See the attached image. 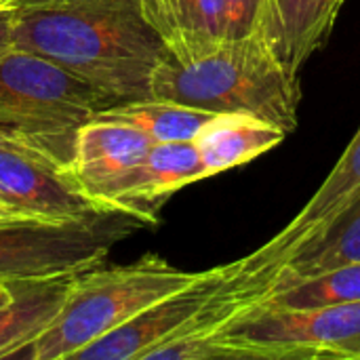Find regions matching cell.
<instances>
[{
	"mask_svg": "<svg viewBox=\"0 0 360 360\" xmlns=\"http://www.w3.org/2000/svg\"><path fill=\"white\" fill-rule=\"evenodd\" d=\"M15 46L59 63L108 105L152 97V76L169 53L141 0H59L17 8Z\"/></svg>",
	"mask_w": 360,
	"mask_h": 360,
	"instance_id": "1",
	"label": "cell"
},
{
	"mask_svg": "<svg viewBox=\"0 0 360 360\" xmlns=\"http://www.w3.org/2000/svg\"><path fill=\"white\" fill-rule=\"evenodd\" d=\"M150 95L213 114H247L291 133L297 127L302 89L297 72L259 30L224 40L192 59L167 53L152 76Z\"/></svg>",
	"mask_w": 360,
	"mask_h": 360,
	"instance_id": "2",
	"label": "cell"
},
{
	"mask_svg": "<svg viewBox=\"0 0 360 360\" xmlns=\"http://www.w3.org/2000/svg\"><path fill=\"white\" fill-rule=\"evenodd\" d=\"M200 272H184L158 255L135 264L93 268L76 276L72 291L53 325L15 360H65L80 348L118 329L158 300L188 287Z\"/></svg>",
	"mask_w": 360,
	"mask_h": 360,
	"instance_id": "3",
	"label": "cell"
},
{
	"mask_svg": "<svg viewBox=\"0 0 360 360\" xmlns=\"http://www.w3.org/2000/svg\"><path fill=\"white\" fill-rule=\"evenodd\" d=\"M108 101L59 63L19 46L0 55V124L70 162L76 131Z\"/></svg>",
	"mask_w": 360,
	"mask_h": 360,
	"instance_id": "4",
	"label": "cell"
},
{
	"mask_svg": "<svg viewBox=\"0 0 360 360\" xmlns=\"http://www.w3.org/2000/svg\"><path fill=\"white\" fill-rule=\"evenodd\" d=\"M143 224L127 213L76 221L17 219L0 224V281L74 276L103 264L116 243Z\"/></svg>",
	"mask_w": 360,
	"mask_h": 360,
	"instance_id": "5",
	"label": "cell"
},
{
	"mask_svg": "<svg viewBox=\"0 0 360 360\" xmlns=\"http://www.w3.org/2000/svg\"><path fill=\"white\" fill-rule=\"evenodd\" d=\"M264 360H360V302L310 310L249 308L221 327Z\"/></svg>",
	"mask_w": 360,
	"mask_h": 360,
	"instance_id": "6",
	"label": "cell"
},
{
	"mask_svg": "<svg viewBox=\"0 0 360 360\" xmlns=\"http://www.w3.org/2000/svg\"><path fill=\"white\" fill-rule=\"evenodd\" d=\"M0 205L40 221H76L110 213L80 190L68 160L21 135H0Z\"/></svg>",
	"mask_w": 360,
	"mask_h": 360,
	"instance_id": "7",
	"label": "cell"
},
{
	"mask_svg": "<svg viewBox=\"0 0 360 360\" xmlns=\"http://www.w3.org/2000/svg\"><path fill=\"white\" fill-rule=\"evenodd\" d=\"M240 262L219 266L190 283L188 287L148 306L118 329L80 348L74 360H143L150 350L177 335L234 276Z\"/></svg>",
	"mask_w": 360,
	"mask_h": 360,
	"instance_id": "8",
	"label": "cell"
},
{
	"mask_svg": "<svg viewBox=\"0 0 360 360\" xmlns=\"http://www.w3.org/2000/svg\"><path fill=\"white\" fill-rule=\"evenodd\" d=\"M150 146L152 141L141 131L93 116L76 131L68 169L80 190L101 211H114L112 200L116 192L146 158Z\"/></svg>",
	"mask_w": 360,
	"mask_h": 360,
	"instance_id": "9",
	"label": "cell"
},
{
	"mask_svg": "<svg viewBox=\"0 0 360 360\" xmlns=\"http://www.w3.org/2000/svg\"><path fill=\"white\" fill-rule=\"evenodd\" d=\"M360 198V129L346 152L327 175L323 186L304 205V209L264 247L245 257L251 270L268 274L272 281L281 266L310 238L329 228L350 205Z\"/></svg>",
	"mask_w": 360,
	"mask_h": 360,
	"instance_id": "10",
	"label": "cell"
},
{
	"mask_svg": "<svg viewBox=\"0 0 360 360\" xmlns=\"http://www.w3.org/2000/svg\"><path fill=\"white\" fill-rule=\"evenodd\" d=\"M207 177V167L194 141L152 143L146 158L116 192L112 209L150 226L158 221L160 207L177 190Z\"/></svg>",
	"mask_w": 360,
	"mask_h": 360,
	"instance_id": "11",
	"label": "cell"
},
{
	"mask_svg": "<svg viewBox=\"0 0 360 360\" xmlns=\"http://www.w3.org/2000/svg\"><path fill=\"white\" fill-rule=\"evenodd\" d=\"M346 0H268L262 32L278 57L300 74L327 42Z\"/></svg>",
	"mask_w": 360,
	"mask_h": 360,
	"instance_id": "12",
	"label": "cell"
},
{
	"mask_svg": "<svg viewBox=\"0 0 360 360\" xmlns=\"http://www.w3.org/2000/svg\"><path fill=\"white\" fill-rule=\"evenodd\" d=\"M76 276L8 281L11 297L0 306V359H13L17 350L32 344L53 325Z\"/></svg>",
	"mask_w": 360,
	"mask_h": 360,
	"instance_id": "13",
	"label": "cell"
},
{
	"mask_svg": "<svg viewBox=\"0 0 360 360\" xmlns=\"http://www.w3.org/2000/svg\"><path fill=\"white\" fill-rule=\"evenodd\" d=\"M141 6L175 59L198 57L226 40L224 0H141Z\"/></svg>",
	"mask_w": 360,
	"mask_h": 360,
	"instance_id": "14",
	"label": "cell"
},
{
	"mask_svg": "<svg viewBox=\"0 0 360 360\" xmlns=\"http://www.w3.org/2000/svg\"><path fill=\"white\" fill-rule=\"evenodd\" d=\"M285 137L287 131L272 122L247 114H217L202 127L194 146L213 177L259 158Z\"/></svg>",
	"mask_w": 360,
	"mask_h": 360,
	"instance_id": "15",
	"label": "cell"
},
{
	"mask_svg": "<svg viewBox=\"0 0 360 360\" xmlns=\"http://www.w3.org/2000/svg\"><path fill=\"white\" fill-rule=\"evenodd\" d=\"M352 262H360V198L281 266L270 291Z\"/></svg>",
	"mask_w": 360,
	"mask_h": 360,
	"instance_id": "16",
	"label": "cell"
},
{
	"mask_svg": "<svg viewBox=\"0 0 360 360\" xmlns=\"http://www.w3.org/2000/svg\"><path fill=\"white\" fill-rule=\"evenodd\" d=\"M95 116L124 122L141 131L152 143H167V141H194L202 131V127L217 114L177 101L146 97V99L112 103L99 110Z\"/></svg>",
	"mask_w": 360,
	"mask_h": 360,
	"instance_id": "17",
	"label": "cell"
},
{
	"mask_svg": "<svg viewBox=\"0 0 360 360\" xmlns=\"http://www.w3.org/2000/svg\"><path fill=\"white\" fill-rule=\"evenodd\" d=\"M352 302H360V262L344 264L340 268L272 289L262 302L255 304V308L310 310Z\"/></svg>",
	"mask_w": 360,
	"mask_h": 360,
	"instance_id": "18",
	"label": "cell"
},
{
	"mask_svg": "<svg viewBox=\"0 0 360 360\" xmlns=\"http://www.w3.org/2000/svg\"><path fill=\"white\" fill-rule=\"evenodd\" d=\"M268 0H224L226 40L247 38L262 30Z\"/></svg>",
	"mask_w": 360,
	"mask_h": 360,
	"instance_id": "19",
	"label": "cell"
},
{
	"mask_svg": "<svg viewBox=\"0 0 360 360\" xmlns=\"http://www.w3.org/2000/svg\"><path fill=\"white\" fill-rule=\"evenodd\" d=\"M15 21H17V8L0 6V55L15 46Z\"/></svg>",
	"mask_w": 360,
	"mask_h": 360,
	"instance_id": "20",
	"label": "cell"
},
{
	"mask_svg": "<svg viewBox=\"0 0 360 360\" xmlns=\"http://www.w3.org/2000/svg\"><path fill=\"white\" fill-rule=\"evenodd\" d=\"M11 6L15 8H40V6H49V4H55L59 0H6Z\"/></svg>",
	"mask_w": 360,
	"mask_h": 360,
	"instance_id": "21",
	"label": "cell"
},
{
	"mask_svg": "<svg viewBox=\"0 0 360 360\" xmlns=\"http://www.w3.org/2000/svg\"><path fill=\"white\" fill-rule=\"evenodd\" d=\"M17 219H27L19 213H13L8 209H0V224H6V221H17Z\"/></svg>",
	"mask_w": 360,
	"mask_h": 360,
	"instance_id": "22",
	"label": "cell"
},
{
	"mask_svg": "<svg viewBox=\"0 0 360 360\" xmlns=\"http://www.w3.org/2000/svg\"><path fill=\"white\" fill-rule=\"evenodd\" d=\"M8 297H11V287H8V283L0 281V306H4L8 302Z\"/></svg>",
	"mask_w": 360,
	"mask_h": 360,
	"instance_id": "23",
	"label": "cell"
},
{
	"mask_svg": "<svg viewBox=\"0 0 360 360\" xmlns=\"http://www.w3.org/2000/svg\"><path fill=\"white\" fill-rule=\"evenodd\" d=\"M0 6H11V4H8L6 0H0Z\"/></svg>",
	"mask_w": 360,
	"mask_h": 360,
	"instance_id": "24",
	"label": "cell"
},
{
	"mask_svg": "<svg viewBox=\"0 0 360 360\" xmlns=\"http://www.w3.org/2000/svg\"><path fill=\"white\" fill-rule=\"evenodd\" d=\"M0 207H2V205H0ZM2 209H6V207H2ZM13 213H15V211H13Z\"/></svg>",
	"mask_w": 360,
	"mask_h": 360,
	"instance_id": "25",
	"label": "cell"
},
{
	"mask_svg": "<svg viewBox=\"0 0 360 360\" xmlns=\"http://www.w3.org/2000/svg\"><path fill=\"white\" fill-rule=\"evenodd\" d=\"M0 209H2V207H0Z\"/></svg>",
	"mask_w": 360,
	"mask_h": 360,
	"instance_id": "26",
	"label": "cell"
}]
</instances>
